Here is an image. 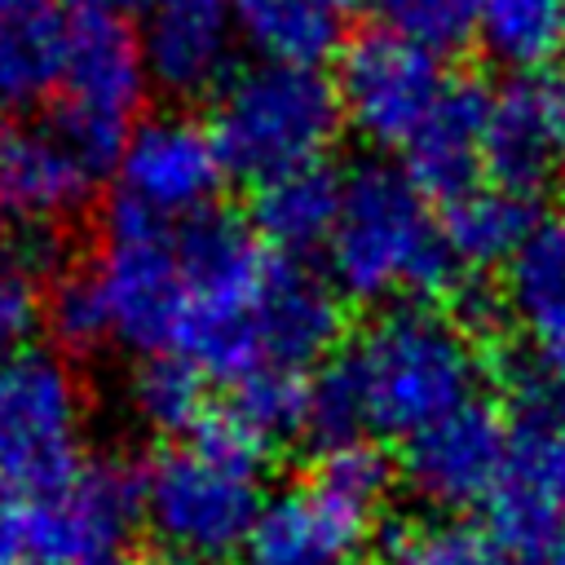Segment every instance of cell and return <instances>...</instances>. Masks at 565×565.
I'll return each mask as SVG.
<instances>
[{
    "mask_svg": "<svg viewBox=\"0 0 565 565\" xmlns=\"http://www.w3.org/2000/svg\"><path fill=\"white\" fill-rule=\"evenodd\" d=\"M481 353L472 331L437 309L397 305L371 318L358 340L309 375L305 437L322 450L366 437H419L477 402Z\"/></svg>",
    "mask_w": 565,
    "mask_h": 565,
    "instance_id": "6da1fadb",
    "label": "cell"
},
{
    "mask_svg": "<svg viewBox=\"0 0 565 565\" xmlns=\"http://www.w3.org/2000/svg\"><path fill=\"white\" fill-rule=\"evenodd\" d=\"M141 521L177 565L243 556L265 508V446L230 419H207L168 441L137 477Z\"/></svg>",
    "mask_w": 565,
    "mask_h": 565,
    "instance_id": "7a4b0ae2",
    "label": "cell"
},
{
    "mask_svg": "<svg viewBox=\"0 0 565 565\" xmlns=\"http://www.w3.org/2000/svg\"><path fill=\"white\" fill-rule=\"evenodd\" d=\"M327 269L362 305H411L450 282L455 256L428 194L406 172L371 163L344 177Z\"/></svg>",
    "mask_w": 565,
    "mask_h": 565,
    "instance_id": "3957f363",
    "label": "cell"
},
{
    "mask_svg": "<svg viewBox=\"0 0 565 565\" xmlns=\"http://www.w3.org/2000/svg\"><path fill=\"white\" fill-rule=\"evenodd\" d=\"M340 124L344 115L335 79L305 62L265 57L256 66L230 71V79L212 93L207 132L230 177L265 185L322 163Z\"/></svg>",
    "mask_w": 565,
    "mask_h": 565,
    "instance_id": "277c9868",
    "label": "cell"
},
{
    "mask_svg": "<svg viewBox=\"0 0 565 565\" xmlns=\"http://www.w3.org/2000/svg\"><path fill=\"white\" fill-rule=\"evenodd\" d=\"M146 57L124 13L102 4L71 9L66 62L53 93V132L97 172L115 168L124 141L141 124L146 106Z\"/></svg>",
    "mask_w": 565,
    "mask_h": 565,
    "instance_id": "5b68a950",
    "label": "cell"
},
{
    "mask_svg": "<svg viewBox=\"0 0 565 565\" xmlns=\"http://www.w3.org/2000/svg\"><path fill=\"white\" fill-rule=\"evenodd\" d=\"M84 384L66 358H0V508L31 503L84 468Z\"/></svg>",
    "mask_w": 565,
    "mask_h": 565,
    "instance_id": "8992f818",
    "label": "cell"
},
{
    "mask_svg": "<svg viewBox=\"0 0 565 565\" xmlns=\"http://www.w3.org/2000/svg\"><path fill=\"white\" fill-rule=\"evenodd\" d=\"M22 565H137V477L119 463H84L66 486L0 508Z\"/></svg>",
    "mask_w": 565,
    "mask_h": 565,
    "instance_id": "52a82bcc",
    "label": "cell"
},
{
    "mask_svg": "<svg viewBox=\"0 0 565 565\" xmlns=\"http://www.w3.org/2000/svg\"><path fill=\"white\" fill-rule=\"evenodd\" d=\"M88 269L106 300L110 340L137 349L141 358L172 353L190 305V274L177 225L106 212V234Z\"/></svg>",
    "mask_w": 565,
    "mask_h": 565,
    "instance_id": "ba28073f",
    "label": "cell"
},
{
    "mask_svg": "<svg viewBox=\"0 0 565 565\" xmlns=\"http://www.w3.org/2000/svg\"><path fill=\"white\" fill-rule=\"evenodd\" d=\"M455 79L441 66V53L411 44L393 31L358 35L335 71V97L344 124L384 150H406L415 132L446 102Z\"/></svg>",
    "mask_w": 565,
    "mask_h": 565,
    "instance_id": "9c48e42d",
    "label": "cell"
},
{
    "mask_svg": "<svg viewBox=\"0 0 565 565\" xmlns=\"http://www.w3.org/2000/svg\"><path fill=\"white\" fill-rule=\"evenodd\" d=\"M225 177L230 172L207 124L185 115H150L132 128L115 159L110 212L154 225H185L212 212Z\"/></svg>",
    "mask_w": 565,
    "mask_h": 565,
    "instance_id": "30bf717a",
    "label": "cell"
},
{
    "mask_svg": "<svg viewBox=\"0 0 565 565\" xmlns=\"http://www.w3.org/2000/svg\"><path fill=\"white\" fill-rule=\"evenodd\" d=\"M565 366L530 375L508 419V477L494 494V530L512 539L565 534Z\"/></svg>",
    "mask_w": 565,
    "mask_h": 565,
    "instance_id": "8fae6325",
    "label": "cell"
},
{
    "mask_svg": "<svg viewBox=\"0 0 565 565\" xmlns=\"http://www.w3.org/2000/svg\"><path fill=\"white\" fill-rule=\"evenodd\" d=\"M481 163L521 199L565 181V66L516 71L486 93Z\"/></svg>",
    "mask_w": 565,
    "mask_h": 565,
    "instance_id": "7c38bea8",
    "label": "cell"
},
{
    "mask_svg": "<svg viewBox=\"0 0 565 565\" xmlns=\"http://www.w3.org/2000/svg\"><path fill=\"white\" fill-rule=\"evenodd\" d=\"M375 503H362L331 486L327 477H309L265 499L256 530L243 547L247 565H358L371 539Z\"/></svg>",
    "mask_w": 565,
    "mask_h": 565,
    "instance_id": "4fadbf2b",
    "label": "cell"
},
{
    "mask_svg": "<svg viewBox=\"0 0 565 565\" xmlns=\"http://www.w3.org/2000/svg\"><path fill=\"white\" fill-rule=\"evenodd\" d=\"M402 472L411 490L437 508L494 503L508 477V419L468 402L406 441Z\"/></svg>",
    "mask_w": 565,
    "mask_h": 565,
    "instance_id": "5bb4252c",
    "label": "cell"
},
{
    "mask_svg": "<svg viewBox=\"0 0 565 565\" xmlns=\"http://www.w3.org/2000/svg\"><path fill=\"white\" fill-rule=\"evenodd\" d=\"M137 44L168 97H203L230 79L238 18L230 0H141Z\"/></svg>",
    "mask_w": 565,
    "mask_h": 565,
    "instance_id": "9a60e30c",
    "label": "cell"
},
{
    "mask_svg": "<svg viewBox=\"0 0 565 565\" xmlns=\"http://www.w3.org/2000/svg\"><path fill=\"white\" fill-rule=\"evenodd\" d=\"M97 172L53 132L35 124H0V221L18 234H44L79 212Z\"/></svg>",
    "mask_w": 565,
    "mask_h": 565,
    "instance_id": "2e32d148",
    "label": "cell"
},
{
    "mask_svg": "<svg viewBox=\"0 0 565 565\" xmlns=\"http://www.w3.org/2000/svg\"><path fill=\"white\" fill-rule=\"evenodd\" d=\"M503 305L547 366H565V212L539 216L503 260Z\"/></svg>",
    "mask_w": 565,
    "mask_h": 565,
    "instance_id": "e0dca14e",
    "label": "cell"
},
{
    "mask_svg": "<svg viewBox=\"0 0 565 565\" xmlns=\"http://www.w3.org/2000/svg\"><path fill=\"white\" fill-rule=\"evenodd\" d=\"M71 13L53 0H9L0 9V110H35L57 93Z\"/></svg>",
    "mask_w": 565,
    "mask_h": 565,
    "instance_id": "ac0fdd59",
    "label": "cell"
},
{
    "mask_svg": "<svg viewBox=\"0 0 565 565\" xmlns=\"http://www.w3.org/2000/svg\"><path fill=\"white\" fill-rule=\"evenodd\" d=\"M481 137H486V93L455 84L433 119L415 132L406 154V177L428 199H459L472 190L481 168Z\"/></svg>",
    "mask_w": 565,
    "mask_h": 565,
    "instance_id": "d6986e66",
    "label": "cell"
},
{
    "mask_svg": "<svg viewBox=\"0 0 565 565\" xmlns=\"http://www.w3.org/2000/svg\"><path fill=\"white\" fill-rule=\"evenodd\" d=\"M340 194H344V181L335 172H327L322 163L256 185L252 216H256L260 243L282 256L327 247L335 212H340Z\"/></svg>",
    "mask_w": 565,
    "mask_h": 565,
    "instance_id": "ffe728a7",
    "label": "cell"
},
{
    "mask_svg": "<svg viewBox=\"0 0 565 565\" xmlns=\"http://www.w3.org/2000/svg\"><path fill=\"white\" fill-rule=\"evenodd\" d=\"M238 18V35L256 44L269 62H305L327 57L349 22L358 0H230Z\"/></svg>",
    "mask_w": 565,
    "mask_h": 565,
    "instance_id": "44dd1931",
    "label": "cell"
},
{
    "mask_svg": "<svg viewBox=\"0 0 565 565\" xmlns=\"http://www.w3.org/2000/svg\"><path fill=\"white\" fill-rule=\"evenodd\" d=\"M128 406L150 433L190 437L207 424V375L177 353H150L128 380Z\"/></svg>",
    "mask_w": 565,
    "mask_h": 565,
    "instance_id": "7402d4cb",
    "label": "cell"
},
{
    "mask_svg": "<svg viewBox=\"0 0 565 565\" xmlns=\"http://www.w3.org/2000/svg\"><path fill=\"white\" fill-rule=\"evenodd\" d=\"M530 225H534V216H530L525 199L508 194L499 185H490V190L472 185L468 194L450 199V212L441 221L455 265H503Z\"/></svg>",
    "mask_w": 565,
    "mask_h": 565,
    "instance_id": "603a6c76",
    "label": "cell"
},
{
    "mask_svg": "<svg viewBox=\"0 0 565 565\" xmlns=\"http://www.w3.org/2000/svg\"><path fill=\"white\" fill-rule=\"evenodd\" d=\"M477 40L512 75L552 66L565 44V0H481Z\"/></svg>",
    "mask_w": 565,
    "mask_h": 565,
    "instance_id": "cb8c5ba5",
    "label": "cell"
},
{
    "mask_svg": "<svg viewBox=\"0 0 565 565\" xmlns=\"http://www.w3.org/2000/svg\"><path fill=\"white\" fill-rule=\"evenodd\" d=\"M57 265L44 234L0 238V358H13L31 344L44 322V300Z\"/></svg>",
    "mask_w": 565,
    "mask_h": 565,
    "instance_id": "d4e9b609",
    "label": "cell"
},
{
    "mask_svg": "<svg viewBox=\"0 0 565 565\" xmlns=\"http://www.w3.org/2000/svg\"><path fill=\"white\" fill-rule=\"evenodd\" d=\"M516 539L503 530H481L463 521H433L411 525L393 552L388 565H516Z\"/></svg>",
    "mask_w": 565,
    "mask_h": 565,
    "instance_id": "484cf974",
    "label": "cell"
},
{
    "mask_svg": "<svg viewBox=\"0 0 565 565\" xmlns=\"http://www.w3.org/2000/svg\"><path fill=\"white\" fill-rule=\"evenodd\" d=\"M44 327L75 358L93 353V349H102L110 340L106 300H102V287H97L88 265H66V269L53 274L49 300H44Z\"/></svg>",
    "mask_w": 565,
    "mask_h": 565,
    "instance_id": "4316f807",
    "label": "cell"
},
{
    "mask_svg": "<svg viewBox=\"0 0 565 565\" xmlns=\"http://www.w3.org/2000/svg\"><path fill=\"white\" fill-rule=\"evenodd\" d=\"M305 402H309V380L300 375H256L247 384H234V406H230V424L238 433H247L256 446H274L287 441L296 433H305Z\"/></svg>",
    "mask_w": 565,
    "mask_h": 565,
    "instance_id": "83f0119b",
    "label": "cell"
},
{
    "mask_svg": "<svg viewBox=\"0 0 565 565\" xmlns=\"http://www.w3.org/2000/svg\"><path fill=\"white\" fill-rule=\"evenodd\" d=\"M380 18V31H393L433 53L459 49L477 35L481 0H366Z\"/></svg>",
    "mask_w": 565,
    "mask_h": 565,
    "instance_id": "f1b7e54d",
    "label": "cell"
},
{
    "mask_svg": "<svg viewBox=\"0 0 565 565\" xmlns=\"http://www.w3.org/2000/svg\"><path fill=\"white\" fill-rule=\"evenodd\" d=\"M521 556L516 565H565V534H547V539H516Z\"/></svg>",
    "mask_w": 565,
    "mask_h": 565,
    "instance_id": "f546056e",
    "label": "cell"
},
{
    "mask_svg": "<svg viewBox=\"0 0 565 565\" xmlns=\"http://www.w3.org/2000/svg\"><path fill=\"white\" fill-rule=\"evenodd\" d=\"M79 4H102V9H115V13H128V9H141V0H79Z\"/></svg>",
    "mask_w": 565,
    "mask_h": 565,
    "instance_id": "4dcf8cb0",
    "label": "cell"
},
{
    "mask_svg": "<svg viewBox=\"0 0 565 565\" xmlns=\"http://www.w3.org/2000/svg\"><path fill=\"white\" fill-rule=\"evenodd\" d=\"M4 4H9V0H0V9H4Z\"/></svg>",
    "mask_w": 565,
    "mask_h": 565,
    "instance_id": "1f68e13d",
    "label": "cell"
}]
</instances>
